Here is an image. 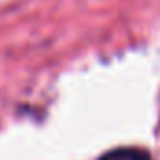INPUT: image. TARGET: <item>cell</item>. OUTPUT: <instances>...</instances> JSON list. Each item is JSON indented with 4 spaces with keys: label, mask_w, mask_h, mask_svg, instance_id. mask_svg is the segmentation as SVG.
Returning a JSON list of instances; mask_svg holds the SVG:
<instances>
[{
    "label": "cell",
    "mask_w": 160,
    "mask_h": 160,
    "mask_svg": "<svg viewBox=\"0 0 160 160\" xmlns=\"http://www.w3.org/2000/svg\"><path fill=\"white\" fill-rule=\"evenodd\" d=\"M101 160H151V157H149L145 151L125 147V149H116V151H110L108 155H104Z\"/></svg>",
    "instance_id": "1"
}]
</instances>
